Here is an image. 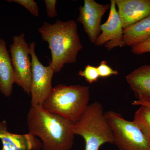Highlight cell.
<instances>
[{
	"label": "cell",
	"mask_w": 150,
	"mask_h": 150,
	"mask_svg": "<svg viewBox=\"0 0 150 150\" xmlns=\"http://www.w3.org/2000/svg\"><path fill=\"white\" fill-rule=\"evenodd\" d=\"M29 133L42 140L44 150H70L74 144V124L48 112L41 105L31 106L27 116Z\"/></svg>",
	"instance_id": "cell-1"
},
{
	"label": "cell",
	"mask_w": 150,
	"mask_h": 150,
	"mask_svg": "<svg viewBox=\"0 0 150 150\" xmlns=\"http://www.w3.org/2000/svg\"><path fill=\"white\" fill-rule=\"evenodd\" d=\"M38 32L43 40L48 43L52 57L49 64L54 73L59 72L66 64L76 62L83 46L76 21L57 20L53 24L45 22Z\"/></svg>",
	"instance_id": "cell-2"
},
{
	"label": "cell",
	"mask_w": 150,
	"mask_h": 150,
	"mask_svg": "<svg viewBox=\"0 0 150 150\" xmlns=\"http://www.w3.org/2000/svg\"><path fill=\"white\" fill-rule=\"evenodd\" d=\"M89 87L59 84L53 88L41 106L75 124L88 105Z\"/></svg>",
	"instance_id": "cell-3"
},
{
	"label": "cell",
	"mask_w": 150,
	"mask_h": 150,
	"mask_svg": "<svg viewBox=\"0 0 150 150\" xmlns=\"http://www.w3.org/2000/svg\"><path fill=\"white\" fill-rule=\"evenodd\" d=\"M74 132L84 140L85 150H99L105 144H114L113 134L103 107L97 101L88 105L75 123Z\"/></svg>",
	"instance_id": "cell-4"
},
{
	"label": "cell",
	"mask_w": 150,
	"mask_h": 150,
	"mask_svg": "<svg viewBox=\"0 0 150 150\" xmlns=\"http://www.w3.org/2000/svg\"><path fill=\"white\" fill-rule=\"evenodd\" d=\"M113 134L114 144L119 150H150L149 141L134 121L114 111L105 112Z\"/></svg>",
	"instance_id": "cell-5"
},
{
	"label": "cell",
	"mask_w": 150,
	"mask_h": 150,
	"mask_svg": "<svg viewBox=\"0 0 150 150\" xmlns=\"http://www.w3.org/2000/svg\"><path fill=\"white\" fill-rule=\"evenodd\" d=\"M29 46L32 68L30 90L31 106L41 105L53 88L52 79L54 72L50 64L46 67L38 60L35 53V42L29 43Z\"/></svg>",
	"instance_id": "cell-6"
},
{
	"label": "cell",
	"mask_w": 150,
	"mask_h": 150,
	"mask_svg": "<svg viewBox=\"0 0 150 150\" xmlns=\"http://www.w3.org/2000/svg\"><path fill=\"white\" fill-rule=\"evenodd\" d=\"M13 40L10 49L15 83L22 88L26 93L30 94L32 68L29 45L25 41L23 33L15 35Z\"/></svg>",
	"instance_id": "cell-7"
},
{
	"label": "cell",
	"mask_w": 150,
	"mask_h": 150,
	"mask_svg": "<svg viewBox=\"0 0 150 150\" xmlns=\"http://www.w3.org/2000/svg\"><path fill=\"white\" fill-rule=\"evenodd\" d=\"M110 5L98 4L94 0H84L80 6L77 21L83 25L84 30L91 43H95L101 31L103 16L110 8Z\"/></svg>",
	"instance_id": "cell-8"
},
{
	"label": "cell",
	"mask_w": 150,
	"mask_h": 150,
	"mask_svg": "<svg viewBox=\"0 0 150 150\" xmlns=\"http://www.w3.org/2000/svg\"><path fill=\"white\" fill-rule=\"evenodd\" d=\"M116 6L115 0H111L108 18L101 25V33L95 43L96 46H98L104 45L108 51L115 47L125 46L123 39V29Z\"/></svg>",
	"instance_id": "cell-9"
},
{
	"label": "cell",
	"mask_w": 150,
	"mask_h": 150,
	"mask_svg": "<svg viewBox=\"0 0 150 150\" xmlns=\"http://www.w3.org/2000/svg\"><path fill=\"white\" fill-rule=\"evenodd\" d=\"M123 29L150 16V0H115Z\"/></svg>",
	"instance_id": "cell-10"
},
{
	"label": "cell",
	"mask_w": 150,
	"mask_h": 150,
	"mask_svg": "<svg viewBox=\"0 0 150 150\" xmlns=\"http://www.w3.org/2000/svg\"><path fill=\"white\" fill-rule=\"evenodd\" d=\"M0 139L2 150H39L43 147L40 141L29 133L19 135L8 132L5 121L0 122Z\"/></svg>",
	"instance_id": "cell-11"
},
{
	"label": "cell",
	"mask_w": 150,
	"mask_h": 150,
	"mask_svg": "<svg viewBox=\"0 0 150 150\" xmlns=\"http://www.w3.org/2000/svg\"><path fill=\"white\" fill-rule=\"evenodd\" d=\"M126 80L138 100L150 103V65L134 70L127 75Z\"/></svg>",
	"instance_id": "cell-12"
},
{
	"label": "cell",
	"mask_w": 150,
	"mask_h": 150,
	"mask_svg": "<svg viewBox=\"0 0 150 150\" xmlns=\"http://www.w3.org/2000/svg\"><path fill=\"white\" fill-rule=\"evenodd\" d=\"M14 83V72L11 56L6 41L0 38V91L6 97L10 96Z\"/></svg>",
	"instance_id": "cell-13"
},
{
	"label": "cell",
	"mask_w": 150,
	"mask_h": 150,
	"mask_svg": "<svg viewBox=\"0 0 150 150\" xmlns=\"http://www.w3.org/2000/svg\"><path fill=\"white\" fill-rule=\"evenodd\" d=\"M125 46H137L150 39V16L123 30Z\"/></svg>",
	"instance_id": "cell-14"
},
{
	"label": "cell",
	"mask_w": 150,
	"mask_h": 150,
	"mask_svg": "<svg viewBox=\"0 0 150 150\" xmlns=\"http://www.w3.org/2000/svg\"><path fill=\"white\" fill-rule=\"evenodd\" d=\"M140 107L134 114V122L145 137L150 140V108L144 105Z\"/></svg>",
	"instance_id": "cell-15"
},
{
	"label": "cell",
	"mask_w": 150,
	"mask_h": 150,
	"mask_svg": "<svg viewBox=\"0 0 150 150\" xmlns=\"http://www.w3.org/2000/svg\"><path fill=\"white\" fill-rule=\"evenodd\" d=\"M79 75L84 78L86 81L90 83L97 81L100 77L97 67L90 65L86 66L83 71H80Z\"/></svg>",
	"instance_id": "cell-16"
},
{
	"label": "cell",
	"mask_w": 150,
	"mask_h": 150,
	"mask_svg": "<svg viewBox=\"0 0 150 150\" xmlns=\"http://www.w3.org/2000/svg\"><path fill=\"white\" fill-rule=\"evenodd\" d=\"M9 2H15L24 6L35 16H39L38 7L37 4L33 0H11Z\"/></svg>",
	"instance_id": "cell-17"
},
{
	"label": "cell",
	"mask_w": 150,
	"mask_h": 150,
	"mask_svg": "<svg viewBox=\"0 0 150 150\" xmlns=\"http://www.w3.org/2000/svg\"><path fill=\"white\" fill-rule=\"evenodd\" d=\"M100 77L105 78L110 76L112 75H118V73L117 70H113L109 67L107 62L103 61L100 62L98 67H97Z\"/></svg>",
	"instance_id": "cell-18"
},
{
	"label": "cell",
	"mask_w": 150,
	"mask_h": 150,
	"mask_svg": "<svg viewBox=\"0 0 150 150\" xmlns=\"http://www.w3.org/2000/svg\"><path fill=\"white\" fill-rule=\"evenodd\" d=\"M131 51L136 55H140L150 52V39L144 43L131 47Z\"/></svg>",
	"instance_id": "cell-19"
},
{
	"label": "cell",
	"mask_w": 150,
	"mask_h": 150,
	"mask_svg": "<svg viewBox=\"0 0 150 150\" xmlns=\"http://www.w3.org/2000/svg\"><path fill=\"white\" fill-rule=\"evenodd\" d=\"M56 0H45L46 13L48 17L54 18L57 16L56 8Z\"/></svg>",
	"instance_id": "cell-20"
},
{
	"label": "cell",
	"mask_w": 150,
	"mask_h": 150,
	"mask_svg": "<svg viewBox=\"0 0 150 150\" xmlns=\"http://www.w3.org/2000/svg\"><path fill=\"white\" fill-rule=\"evenodd\" d=\"M132 104L134 105H144L150 108V103H149L143 101V100H134L132 102Z\"/></svg>",
	"instance_id": "cell-21"
},
{
	"label": "cell",
	"mask_w": 150,
	"mask_h": 150,
	"mask_svg": "<svg viewBox=\"0 0 150 150\" xmlns=\"http://www.w3.org/2000/svg\"><path fill=\"white\" fill-rule=\"evenodd\" d=\"M149 141V144H150V140Z\"/></svg>",
	"instance_id": "cell-22"
}]
</instances>
